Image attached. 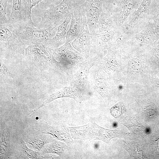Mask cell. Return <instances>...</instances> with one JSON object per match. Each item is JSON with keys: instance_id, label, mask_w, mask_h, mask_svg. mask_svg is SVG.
<instances>
[{"instance_id": "cell-16", "label": "cell", "mask_w": 159, "mask_h": 159, "mask_svg": "<svg viewBox=\"0 0 159 159\" xmlns=\"http://www.w3.org/2000/svg\"><path fill=\"white\" fill-rule=\"evenodd\" d=\"M158 38L155 32L153 25L150 24L147 25L134 37V38L139 42L150 44L155 42Z\"/></svg>"}, {"instance_id": "cell-6", "label": "cell", "mask_w": 159, "mask_h": 159, "mask_svg": "<svg viewBox=\"0 0 159 159\" xmlns=\"http://www.w3.org/2000/svg\"><path fill=\"white\" fill-rule=\"evenodd\" d=\"M84 3L77 7L72 14L70 26L67 32L66 43L74 40L81 33L87 24L84 6Z\"/></svg>"}, {"instance_id": "cell-19", "label": "cell", "mask_w": 159, "mask_h": 159, "mask_svg": "<svg viewBox=\"0 0 159 159\" xmlns=\"http://www.w3.org/2000/svg\"><path fill=\"white\" fill-rule=\"evenodd\" d=\"M23 5L22 14L24 23L30 26H34L32 19V11L33 7L44 0H22Z\"/></svg>"}, {"instance_id": "cell-18", "label": "cell", "mask_w": 159, "mask_h": 159, "mask_svg": "<svg viewBox=\"0 0 159 159\" xmlns=\"http://www.w3.org/2000/svg\"><path fill=\"white\" fill-rule=\"evenodd\" d=\"M97 28L98 29V31L96 33L107 32L112 30V29L115 30V23L111 14L102 11L100 15L97 22Z\"/></svg>"}, {"instance_id": "cell-27", "label": "cell", "mask_w": 159, "mask_h": 159, "mask_svg": "<svg viewBox=\"0 0 159 159\" xmlns=\"http://www.w3.org/2000/svg\"><path fill=\"white\" fill-rule=\"evenodd\" d=\"M153 19L154 30L156 35L159 38V13H155Z\"/></svg>"}, {"instance_id": "cell-28", "label": "cell", "mask_w": 159, "mask_h": 159, "mask_svg": "<svg viewBox=\"0 0 159 159\" xmlns=\"http://www.w3.org/2000/svg\"><path fill=\"white\" fill-rule=\"evenodd\" d=\"M44 155H42V157L44 158H51V159H55L59 158V157L58 156L55 155H52L51 154H46L45 155L43 154Z\"/></svg>"}, {"instance_id": "cell-15", "label": "cell", "mask_w": 159, "mask_h": 159, "mask_svg": "<svg viewBox=\"0 0 159 159\" xmlns=\"http://www.w3.org/2000/svg\"><path fill=\"white\" fill-rule=\"evenodd\" d=\"M136 0H123L121 11L118 18H113L115 25V29L120 27L132 12L135 5Z\"/></svg>"}, {"instance_id": "cell-7", "label": "cell", "mask_w": 159, "mask_h": 159, "mask_svg": "<svg viewBox=\"0 0 159 159\" xmlns=\"http://www.w3.org/2000/svg\"><path fill=\"white\" fill-rule=\"evenodd\" d=\"M103 0H86L84 8L87 24L90 34L96 32V25L101 13Z\"/></svg>"}, {"instance_id": "cell-22", "label": "cell", "mask_w": 159, "mask_h": 159, "mask_svg": "<svg viewBox=\"0 0 159 159\" xmlns=\"http://www.w3.org/2000/svg\"><path fill=\"white\" fill-rule=\"evenodd\" d=\"M19 153L25 158H38V153L28 148L25 142L22 140L19 147Z\"/></svg>"}, {"instance_id": "cell-9", "label": "cell", "mask_w": 159, "mask_h": 159, "mask_svg": "<svg viewBox=\"0 0 159 159\" xmlns=\"http://www.w3.org/2000/svg\"><path fill=\"white\" fill-rule=\"evenodd\" d=\"M81 91L75 86L72 85L69 87H64L57 92L50 95L41 105L33 110L29 115V117L32 116L40 108L59 98L66 97L72 98L77 102L81 103L83 100Z\"/></svg>"}, {"instance_id": "cell-5", "label": "cell", "mask_w": 159, "mask_h": 159, "mask_svg": "<svg viewBox=\"0 0 159 159\" xmlns=\"http://www.w3.org/2000/svg\"><path fill=\"white\" fill-rule=\"evenodd\" d=\"M120 131L105 129L94 122L81 126L79 132L82 140H99L109 144L112 138L119 136Z\"/></svg>"}, {"instance_id": "cell-25", "label": "cell", "mask_w": 159, "mask_h": 159, "mask_svg": "<svg viewBox=\"0 0 159 159\" xmlns=\"http://www.w3.org/2000/svg\"><path fill=\"white\" fill-rule=\"evenodd\" d=\"M110 110L112 115L115 118H117L125 112V108L122 102H119L112 107Z\"/></svg>"}, {"instance_id": "cell-23", "label": "cell", "mask_w": 159, "mask_h": 159, "mask_svg": "<svg viewBox=\"0 0 159 159\" xmlns=\"http://www.w3.org/2000/svg\"><path fill=\"white\" fill-rule=\"evenodd\" d=\"M151 0H143L138 9L133 15V21H136L139 18L148 13Z\"/></svg>"}, {"instance_id": "cell-4", "label": "cell", "mask_w": 159, "mask_h": 159, "mask_svg": "<svg viewBox=\"0 0 159 159\" xmlns=\"http://www.w3.org/2000/svg\"><path fill=\"white\" fill-rule=\"evenodd\" d=\"M52 50L53 55L64 63L65 67L69 69L80 68L88 60L69 42H66L59 48Z\"/></svg>"}, {"instance_id": "cell-1", "label": "cell", "mask_w": 159, "mask_h": 159, "mask_svg": "<svg viewBox=\"0 0 159 159\" xmlns=\"http://www.w3.org/2000/svg\"><path fill=\"white\" fill-rule=\"evenodd\" d=\"M83 0H62L59 4L50 5L47 9H43L37 13L36 16L41 18L37 24L38 28L44 29L51 26L57 27L72 14L75 9L85 3Z\"/></svg>"}, {"instance_id": "cell-17", "label": "cell", "mask_w": 159, "mask_h": 159, "mask_svg": "<svg viewBox=\"0 0 159 159\" xmlns=\"http://www.w3.org/2000/svg\"><path fill=\"white\" fill-rule=\"evenodd\" d=\"M22 0H13L11 12L8 20L9 23L16 27L23 23L22 14Z\"/></svg>"}, {"instance_id": "cell-3", "label": "cell", "mask_w": 159, "mask_h": 159, "mask_svg": "<svg viewBox=\"0 0 159 159\" xmlns=\"http://www.w3.org/2000/svg\"><path fill=\"white\" fill-rule=\"evenodd\" d=\"M1 47L16 53L23 54L24 45L16 28L9 22L0 25Z\"/></svg>"}, {"instance_id": "cell-14", "label": "cell", "mask_w": 159, "mask_h": 159, "mask_svg": "<svg viewBox=\"0 0 159 159\" xmlns=\"http://www.w3.org/2000/svg\"><path fill=\"white\" fill-rule=\"evenodd\" d=\"M67 148V145L65 143L52 140L49 144H46L38 153L41 155L50 153L61 156L65 153Z\"/></svg>"}, {"instance_id": "cell-2", "label": "cell", "mask_w": 159, "mask_h": 159, "mask_svg": "<svg viewBox=\"0 0 159 159\" xmlns=\"http://www.w3.org/2000/svg\"><path fill=\"white\" fill-rule=\"evenodd\" d=\"M15 27L22 41L31 44H44L52 38V33L57 27L51 26L44 29L36 28L23 24Z\"/></svg>"}, {"instance_id": "cell-12", "label": "cell", "mask_w": 159, "mask_h": 159, "mask_svg": "<svg viewBox=\"0 0 159 159\" xmlns=\"http://www.w3.org/2000/svg\"><path fill=\"white\" fill-rule=\"evenodd\" d=\"M95 58H90L83 64L74 74L71 85L75 86L80 90L87 80L90 69L95 65Z\"/></svg>"}, {"instance_id": "cell-20", "label": "cell", "mask_w": 159, "mask_h": 159, "mask_svg": "<svg viewBox=\"0 0 159 159\" xmlns=\"http://www.w3.org/2000/svg\"><path fill=\"white\" fill-rule=\"evenodd\" d=\"M11 144L9 132L6 129L3 130L0 140V158L11 155Z\"/></svg>"}, {"instance_id": "cell-8", "label": "cell", "mask_w": 159, "mask_h": 159, "mask_svg": "<svg viewBox=\"0 0 159 159\" xmlns=\"http://www.w3.org/2000/svg\"><path fill=\"white\" fill-rule=\"evenodd\" d=\"M38 131L39 133L50 134L56 139L68 145L73 143L69 128L64 124L57 126H52L44 121L41 123Z\"/></svg>"}, {"instance_id": "cell-13", "label": "cell", "mask_w": 159, "mask_h": 159, "mask_svg": "<svg viewBox=\"0 0 159 159\" xmlns=\"http://www.w3.org/2000/svg\"><path fill=\"white\" fill-rule=\"evenodd\" d=\"M72 15L66 17L64 21L57 26L55 36L45 44L51 47L55 48L66 43L67 26L71 20Z\"/></svg>"}, {"instance_id": "cell-21", "label": "cell", "mask_w": 159, "mask_h": 159, "mask_svg": "<svg viewBox=\"0 0 159 159\" xmlns=\"http://www.w3.org/2000/svg\"><path fill=\"white\" fill-rule=\"evenodd\" d=\"M27 143L32 148L40 151L47 143L50 142L49 139L41 135H36L30 137L27 139Z\"/></svg>"}, {"instance_id": "cell-24", "label": "cell", "mask_w": 159, "mask_h": 159, "mask_svg": "<svg viewBox=\"0 0 159 159\" xmlns=\"http://www.w3.org/2000/svg\"><path fill=\"white\" fill-rule=\"evenodd\" d=\"M8 0H0V25L9 22L6 16V9Z\"/></svg>"}, {"instance_id": "cell-26", "label": "cell", "mask_w": 159, "mask_h": 159, "mask_svg": "<svg viewBox=\"0 0 159 159\" xmlns=\"http://www.w3.org/2000/svg\"><path fill=\"white\" fill-rule=\"evenodd\" d=\"M145 113L147 117L152 118L155 116L157 112L154 107L151 105H149L146 106L145 108Z\"/></svg>"}, {"instance_id": "cell-11", "label": "cell", "mask_w": 159, "mask_h": 159, "mask_svg": "<svg viewBox=\"0 0 159 159\" xmlns=\"http://www.w3.org/2000/svg\"><path fill=\"white\" fill-rule=\"evenodd\" d=\"M72 45L88 60L89 59L91 49L90 33L87 24L81 33L72 41Z\"/></svg>"}, {"instance_id": "cell-10", "label": "cell", "mask_w": 159, "mask_h": 159, "mask_svg": "<svg viewBox=\"0 0 159 159\" xmlns=\"http://www.w3.org/2000/svg\"><path fill=\"white\" fill-rule=\"evenodd\" d=\"M115 32V30H112L90 34L91 49L96 54L105 49L110 48L112 45Z\"/></svg>"}]
</instances>
